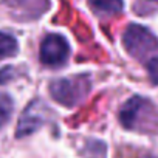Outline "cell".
I'll return each instance as SVG.
<instances>
[{
    "label": "cell",
    "mask_w": 158,
    "mask_h": 158,
    "mask_svg": "<svg viewBox=\"0 0 158 158\" xmlns=\"http://www.w3.org/2000/svg\"><path fill=\"white\" fill-rule=\"evenodd\" d=\"M2 5L16 20L28 22L40 17L48 11L50 0H3Z\"/></svg>",
    "instance_id": "cell-6"
},
{
    "label": "cell",
    "mask_w": 158,
    "mask_h": 158,
    "mask_svg": "<svg viewBox=\"0 0 158 158\" xmlns=\"http://www.w3.org/2000/svg\"><path fill=\"white\" fill-rule=\"evenodd\" d=\"M50 112L51 110L47 107V104L42 99L31 101L25 107L23 113L19 118L17 129H16V136L23 138V136H28V135L34 133L37 129H40L47 123Z\"/></svg>",
    "instance_id": "cell-4"
},
{
    "label": "cell",
    "mask_w": 158,
    "mask_h": 158,
    "mask_svg": "<svg viewBox=\"0 0 158 158\" xmlns=\"http://www.w3.org/2000/svg\"><path fill=\"white\" fill-rule=\"evenodd\" d=\"M70 56V45L60 34H48L39 50V59L47 67H60Z\"/></svg>",
    "instance_id": "cell-5"
},
{
    "label": "cell",
    "mask_w": 158,
    "mask_h": 158,
    "mask_svg": "<svg viewBox=\"0 0 158 158\" xmlns=\"http://www.w3.org/2000/svg\"><path fill=\"white\" fill-rule=\"evenodd\" d=\"M119 121L129 130L153 132L158 127L156 107L143 96H132L119 110Z\"/></svg>",
    "instance_id": "cell-1"
},
{
    "label": "cell",
    "mask_w": 158,
    "mask_h": 158,
    "mask_svg": "<svg viewBox=\"0 0 158 158\" xmlns=\"http://www.w3.org/2000/svg\"><path fill=\"white\" fill-rule=\"evenodd\" d=\"M17 50H19V45L13 36L0 33V59H6V57L14 56L17 53Z\"/></svg>",
    "instance_id": "cell-8"
},
{
    "label": "cell",
    "mask_w": 158,
    "mask_h": 158,
    "mask_svg": "<svg viewBox=\"0 0 158 158\" xmlns=\"http://www.w3.org/2000/svg\"><path fill=\"white\" fill-rule=\"evenodd\" d=\"M123 45L135 59H146L149 54L158 51V39L143 25L130 23L123 34Z\"/></svg>",
    "instance_id": "cell-3"
},
{
    "label": "cell",
    "mask_w": 158,
    "mask_h": 158,
    "mask_svg": "<svg viewBox=\"0 0 158 158\" xmlns=\"http://www.w3.org/2000/svg\"><path fill=\"white\" fill-rule=\"evenodd\" d=\"M13 107H14V104H13L11 96L0 92V129L10 121L11 113H13Z\"/></svg>",
    "instance_id": "cell-9"
},
{
    "label": "cell",
    "mask_w": 158,
    "mask_h": 158,
    "mask_svg": "<svg viewBox=\"0 0 158 158\" xmlns=\"http://www.w3.org/2000/svg\"><path fill=\"white\" fill-rule=\"evenodd\" d=\"M147 158H156V156H147Z\"/></svg>",
    "instance_id": "cell-12"
},
{
    "label": "cell",
    "mask_w": 158,
    "mask_h": 158,
    "mask_svg": "<svg viewBox=\"0 0 158 158\" xmlns=\"http://www.w3.org/2000/svg\"><path fill=\"white\" fill-rule=\"evenodd\" d=\"M93 10L106 14H118L123 11V0H89Z\"/></svg>",
    "instance_id": "cell-7"
},
{
    "label": "cell",
    "mask_w": 158,
    "mask_h": 158,
    "mask_svg": "<svg viewBox=\"0 0 158 158\" xmlns=\"http://www.w3.org/2000/svg\"><path fill=\"white\" fill-rule=\"evenodd\" d=\"M146 68L149 73V79L153 85H158V56L152 57L146 62Z\"/></svg>",
    "instance_id": "cell-10"
},
{
    "label": "cell",
    "mask_w": 158,
    "mask_h": 158,
    "mask_svg": "<svg viewBox=\"0 0 158 158\" xmlns=\"http://www.w3.org/2000/svg\"><path fill=\"white\" fill-rule=\"evenodd\" d=\"M92 90V76L89 73H81L70 77H59L50 84L51 98L65 106L74 107L81 104Z\"/></svg>",
    "instance_id": "cell-2"
},
{
    "label": "cell",
    "mask_w": 158,
    "mask_h": 158,
    "mask_svg": "<svg viewBox=\"0 0 158 158\" xmlns=\"http://www.w3.org/2000/svg\"><path fill=\"white\" fill-rule=\"evenodd\" d=\"M14 77V70L6 67L3 70H0V84H6L8 81H11V79Z\"/></svg>",
    "instance_id": "cell-11"
}]
</instances>
